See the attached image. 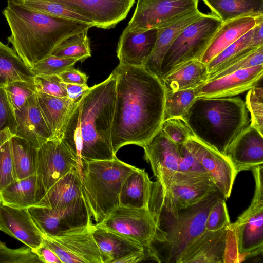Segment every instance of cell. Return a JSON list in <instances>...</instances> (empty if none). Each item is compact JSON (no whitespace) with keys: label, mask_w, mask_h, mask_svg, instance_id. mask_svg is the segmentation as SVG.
Wrapping results in <instances>:
<instances>
[{"label":"cell","mask_w":263,"mask_h":263,"mask_svg":"<svg viewBox=\"0 0 263 263\" xmlns=\"http://www.w3.org/2000/svg\"><path fill=\"white\" fill-rule=\"evenodd\" d=\"M111 128L115 154L122 147H143L160 129L164 121L166 89L160 78L142 66L119 64Z\"/></svg>","instance_id":"1"},{"label":"cell","mask_w":263,"mask_h":263,"mask_svg":"<svg viewBox=\"0 0 263 263\" xmlns=\"http://www.w3.org/2000/svg\"><path fill=\"white\" fill-rule=\"evenodd\" d=\"M116 101V78L112 72L90 87L76 102L61 140L80 164L110 160L116 156L111 143Z\"/></svg>","instance_id":"2"},{"label":"cell","mask_w":263,"mask_h":263,"mask_svg":"<svg viewBox=\"0 0 263 263\" xmlns=\"http://www.w3.org/2000/svg\"><path fill=\"white\" fill-rule=\"evenodd\" d=\"M221 196L217 190L195 204L178 208L160 182H153L148 210L157 231L148 249L152 259L158 262L178 263L185 248L205 231L209 213Z\"/></svg>","instance_id":"3"},{"label":"cell","mask_w":263,"mask_h":263,"mask_svg":"<svg viewBox=\"0 0 263 263\" xmlns=\"http://www.w3.org/2000/svg\"><path fill=\"white\" fill-rule=\"evenodd\" d=\"M3 14L11 31L9 43L30 69L66 39L94 27L35 11L13 0H7Z\"/></svg>","instance_id":"4"},{"label":"cell","mask_w":263,"mask_h":263,"mask_svg":"<svg viewBox=\"0 0 263 263\" xmlns=\"http://www.w3.org/2000/svg\"><path fill=\"white\" fill-rule=\"evenodd\" d=\"M181 117L194 137L225 155L250 121L238 97L196 98Z\"/></svg>","instance_id":"5"},{"label":"cell","mask_w":263,"mask_h":263,"mask_svg":"<svg viewBox=\"0 0 263 263\" xmlns=\"http://www.w3.org/2000/svg\"><path fill=\"white\" fill-rule=\"evenodd\" d=\"M137 168L116 156L110 160H94L82 164V195L96 224L119 205L123 183Z\"/></svg>","instance_id":"6"},{"label":"cell","mask_w":263,"mask_h":263,"mask_svg":"<svg viewBox=\"0 0 263 263\" xmlns=\"http://www.w3.org/2000/svg\"><path fill=\"white\" fill-rule=\"evenodd\" d=\"M222 22L212 13H204L178 35L166 51L160 67L161 79L182 64L199 60Z\"/></svg>","instance_id":"7"},{"label":"cell","mask_w":263,"mask_h":263,"mask_svg":"<svg viewBox=\"0 0 263 263\" xmlns=\"http://www.w3.org/2000/svg\"><path fill=\"white\" fill-rule=\"evenodd\" d=\"M251 170L255 181L253 198L235 222L229 225L235 233L240 256L256 255L263 251V166Z\"/></svg>","instance_id":"8"},{"label":"cell","mask_w":263,"mask_h":263,"mask_svg":"<svg viewBox=\"0 0 263 263\" xmlns=\"http://www.w3.org/2000/svg\"><path fill=\"white\" fill-rule=\"evenodd\" d=\"M28 210L40 231L50 237L76 232L93 224L83 197L60 210L32 206Z\"/></svg>","instance_id":"9"},{"label":"cell","mask_w":263,"mask_h":263,"mask_svg":"<svg viewBox=\"0 0 263 263\" xmlns=\"http://www.w3.org/2000/svg\"><path fill=\"white\" fill-rule=\"evenodd\" d=\"M95 226L124 236L145 249L149 247L157 231L154 219L148 209L120 205Z\"/></svg>","instance_id":"10"},{"label":"cell","mask_w":263,"mask_h":263,"mask_svg":"<svg viewBox=\"0 0 263 263\" xmlns=\"http://www.w3.org/2000/svg\"><path fill=\"white\" fill-rule=\"evenodd\" d=\"M199 0H138L124 29L142 31L158 28L198 8Z\"/></svg>","instance_id":"11"},{"label":"cell","mask_w":263,"mask_h":263,"mask_svg":"<svg viewBox=\"0 0 263 263\" xmlns=\"http://www.w3.org/2000/svg\"><path fill=\"white\" fill-rule=\"evenodd\" d=\"M76 167L80 168L77 158L59 138H52L37 149L36 175L45 194L60 178Z\"/></svg>","instance_id":"12"},{"label":"cell","mask_w":263,"mask_h":263,"mask_svg":"<svg viewBox=\"0 0 263 263\" xmlns=\"http://www.w3.org/2000/svg\"><path fill=\"white\" fill-rule=\"evenodd\" d=\"M62 5L92 22L95 27L114 28L125 19L135 0H46Z\"/></svg>","instance_id":"13"},{"label":"cell","mask_w":263,"mask_h":263,"mask_svg":"<svg viewBox=\"0 0 263 263\" xmlns=\"http://www.w3.org/2000/svg\"><path fill=\"white\" fill-rule=\"evenodd\" d=\"M185 144L192 155L209 174L224 199H228L238 174L228 157L193 135Z\"/></svg>","instance_id":"14"},{"label":"cell","mask_w":263,"mask_h":263,"mask_svg":"<svg viewBox=\"0 0 263 263\" xmlns=\"http://www.w3.org/2000/svg\"><path fill=\"white\" fill-rule=\"evenodd\" d=\"M143 148L145 158L151 164L157 180L166 190L173 176L178 171L179 145L160 128Z\"/></svg>","instance_id":"15"},{"label":"cell","mask_w":263,"mask_h":263,"mask_svg":"<svg viewBox=\"0 0 263 263\" xmlns=\"http://www.w3.org/2000/svg\"><path fill=\"white\" fill-rule=\"evenodd\" d=\"M217 190L207 172L177 171L167 190L164 191L177 208H184L197 203Z\"/></svg>","instance_id":"16"},{"label":"cell","mask_w":263,"mask_h":263,"mask_svg":"<svg viewBox=\"0 0 263 263\" xmlns=\"http://www.w3.org/2000/svg\"><path fill=\"white\" fill-rule=\"evenodd\" d=\"M263 64L240 69L206 81L195 88L196 98L231 97L252 88L262 78Z\"/></svg>","instance_id":"17"},{"label":"cell","mask_w":263,"mask_h":263,"mask_svg":"<svg viewBox=\"0 0 263 263\" xmlns=\"http://www.w3.org/2000/svg\"><path fill=\"white\" fill-rule=\"evenodd\" d=\"M230 234L229 226L205 230L183 250L178 263H224Z\"/></svg>","instance_id":"18"},{"label":"cell","mask_w":263,"mask_h":263,"mask_svg":"<svg viewBox=\"0 0 263 263\" xmlns=\"http://www.w3.org/2000/svg\"><path fill=\"white\" fill-rule=\"evenodd\" d=\"M226 155L237 173L263 164V134L251 124L237 136Z\"/></svg>","instance_id":"19"},{"label":"cell","mask_w":263,"mask_h":263,"mask_svg":"<svg viewBox=\"0 0 263 263\" xmlns=\"http://www.w3.org/2000/svg\"><path fill=\"white\" fill-rule=\"evenodd\" d=\"M0 230L32 249L42 243L43 234L33 222L28 208L12 207L1 200Z\"/></svg>","instance_id":"20"},{"label":"cell","mask_w":263,"mask_h":263,"mask_svg":"<svg viewBox=\"0 0 263 263\" xmlns=\"http://www.w3.org/2000/svg\"><path fill=\"white\" fill-rule=\"evenodd\" d=\"M16 121L15 135L26 140L36 149L53 138L41 113L36 93L20 109L14 111Z\"/></svg>","instance_id":"21"},{"label":"cell","mask_w":263,"mask_h":263,"mask_svg":"<svg viewBox=\"0 0 263 263\" xmlns=\"http://www.w3.org/2000/svg\"><path fill=\"white\" fill-rule=\"evenodd\" d=\"M157 36V29L123 31L117 50L119 64L143 67L154 49Z\"/></svg>","instance_id":"22"},{"label":"cell","mask_w":263,"mask_h":263,"mask_svg":"<svg viewBox=\"0 0 263 263\" xmlns=\"http://www.w3.org/2000/svg\"><path fill=\"white\" fill-rule=\"evenodd\" d=\"M204 14L197 8L158 28L154 49L143 67L160 78L162 61L171 44L184 28Z\"/></svg>","instance_id":"23"},{"label":"cell","mask_w":263,"mask_h":263,"mask_svg":"<svg viewBox=\"0 0 263 263\" xmlns=\"http://www.w3.org/2000/svg\"><path fill=\"white\" fill-rule=\"evenodd\" d=\"M256 18L239 17L223 22L199 60L207 64L227 47L254 28Z\"/></svg>","instance_id":"24"},{"label":"cell","mask_w":263,"mask_h":263,"mask_svg":"<svg viewBox=\"0 0 263 263\" xmlns=\"http://www.w3.org/2000/svg\"><path fill=\"white\" fill-rule=\"evenodd\" d=\"M80 168L72 169L60 178L46 193L37 205L60 210L82 197Z\"/></svg>","instance_id":"25"},{"label":"cell","mask_w":263,"mask_h":263,"mask_svg":"<svg viewBox=\"0 0 263 263\" xmlns=\"http://www.w3.org/2000/svg\"><path fill=\"white\" fill-rule=\"evenodd\" d=\"M43 118L53 138L61 139L76 102L68 97H55L36 92Z\"/></svg>","instance_id":"26"},{"label":"cell","mask_w":263,"mask_h":263,"mask_svg":"<svg viewBox=\"0 0 263 263\" xmlns=\"http://www.w3.org/2000/svg\"><path fill=\"white\" fill-rule=\"evenodd\" d=\"M36 175L15 180L0 191V200L18 208L37 205L45 195Z\"/></svg>","instance_id":"27"},{"label":"cell","mask_w":263,"mask_h":263,"mask_svg":"<svg viewBox=\"0 0 263 263\" xmlns=\"http://www.w3.org/2000/svg\"><path fill=\"white\" fill-rule=\"evenodd\" d=\"M92 235L98 246L102 263H114L123 256L145 250L124 236L95 226Z\"/></svg>","instance_id":"28"},{"label":"cell","mask_w":263,"mask_h":263,"mask_svg":"<svg viewBox=\"0 0 263 263\" xmlns=\"http://www.w3.org/2000/svg\"><path fill=\"white\" fill-rule=\"evenodd\" d=\"M153 182L144 169L138 168L123 183L119 196V205L148 209Z\"/></svg>","instance_id":"29"},{"label":"cell","mask_w":263,"mask_h":263,"mask_svg":"<svg viewBox=\"0 0 263 263\" xmlns=\"http://www.w3.org/2000/svg\"><path fill=\"white\" fill-rule=\"evenodd\" d=\"M208 74L206 65L199 60H192L160 79L168 91L194 88L206 82Z\"/></svg>","instance_id":"30"},{"label":"cell","mask_w":263,"mask_h":263,"mask_svg":"<svg viewBox=\"0 0 263 263\" xmlns=\"http://www.w3.org/2000/svg\"><path fill=\"white\" fill-rule=\"evenodd\" d=\"M94 227L95 224H92L76 232L50 237L80 258L83 263H102L98 246L92 235Z\"/></svg>","instance_id":"31"},{"label":"cell","mask_w":263,"mask_h":263,"mask_svg":"<svg viewBox=\"0 0 263 263\" xmlns=\"http://www.w3.org/2000/svg\"><path fill=\"white\" fill-rule=\"evenodd\" d=\"M222 22L239 17L263 15V0H202Z\"/></svg>","instance_id":"32"},{"label":"cell","mask_w":263,"mask_h":263,"mask_svg":"<svg viewBox=\"0 0 263 263\" xmlns=\"http://www.w3.org/2000/svg\"><path fill=\"white\" fill-rule=\"evenodd\" d=\"M34 76L15 50L0 41V87L16 81L34 82Z\"/></svg>","instance_id":"33"},{"label":"cell","mask_w":263,"mask_h":263,"mask_svg":"<svg viewBox=\"0 0 263 263\" xmlns=\"http://www.w3.org/2000/svg\"><path fill=\"white\" fill-rule=\"evenodd\" d=\"M10 144L15 180L36 175L37 149L16 135L11 137Z\"/></svg>","instance_id":"34"},{"label":"cell","mask_w":263,"mask_h":263,"mask_svg":"<svg viewBox=\"0 0 263 263\" xmlns=\"http://www.w3.org/2000/svg\"><path fill=\"white\" fill-rule=\"evenodd\" d=\"M253 33V28L227 47L206 64L208 71L207 78L231 63L243 57L259 47L252 44Z\"/></svg>","instance_id":"35"},{"label":"cell","mask_w":263,"mask_h":263,"mask_svg":"<svg viewBox=\"0 0 263 263\" xmlns=\"http://www.w3.org/2000/svg\"><path fill=\"white\" fill-rule=\"evenodd\" d=\"M88 30L66 39L55 47L51 54L60 58L76 59L81 62L91 57Z\"/></svg>","instance_id":"36"},{"label":"cell","mask_w":263,"mask_h":263,"mask_svg":"<svg viewBox=\"0 0 263 263\" xmlns=\"http://www.w3.org/2000/svg\"><path fill=\"white\" fill-rule=\"evenodd\" d=\"M32 10L46 14L69 19L88 24L95 27L89 20L62 5L46 0H13Z\"/></svg>","instance_id":"37"},{"label":"cell","mask_w":263,"mask_h":263,"mask_svg":"<svg viewBox=\"0 0 263 263\" xmlns=\"http://www.w3.org/2000/svg\"><path fill=\"white\" fill-rule=\"evenodd\" d=\"M196 98L195 89L166 92L164 120L184 115Z\"/></svg>","instance_id":"38"},{"label":"cell","mask_w":263,"mask_h":263,"mask_svg":"<svg viewBox=\"0 0 263 263\" xmlns=\"http://www.w3.org/2000/svg\"><path fill=\"white\" fill-rule=\"evenodd\" d=\"M13 135L8 128L0 132V191L16 180L10 144Z\"/></svg>","instance_id":"39"},{"label":"cell","mask_w":263,"mask_h":263,"mask_svg":"<svg viewBox=\"0 0 263 263\" xmlns=\"http://www.w3.org/2000/svg\"><path fill=\"white\" fill-rule=\"evenodd\" d=\"M250 114V124L263 134V87L262 78L247 92L245 102Z\"/></svg>","instance_id":"40"},{"label":"cell","mask_w":263,"mask_h":263,"mask_svg":"<svg viewBox=\"0 0 263 263\" xmlns=\"http://www.w3.org/2000/svg\"><path fill=\"white\" fill-rule=\"evenodd\" d=\"M4 89L14 111L22 107L27 100L37 92L34 82L25 81L11 82Z\"/></svg>","instance_id":"41"},{"label":"cell","mask_w":263,"mask_h":263,"mask_svg":"<svg viewBox=\"0 0 263 263\" xmlns=\"http://www.w3.org/2000/svg\"><path fill=\"white\" fill-rule=\"evenodd\" d=\"M76 59L58 57L52 54L36 62L31 68L35 75H58L67 69L73 68L78 62Z\"/></svg>","instance_id":"42"},{"label":"cell","mask_w":263,"mask_h":263,"mask_svg":"<svg viewBox=\"0 0 263 263\" xmlns=\"http://www.w3.org/2000/svg\"><path fill=\"white\" fill-rule=\"evenodd\" d=\"M263 64V45L243 57L231 63L207 78L206 81L214 80L240 69Z\"/></svg>","instance_id":"43"},{"label":"cell","mask_w":263,"mask_h":263,"mask_svg":"<svg viewBox=\"0 0 263 263\" xmlns=\"http://www.w3.org/2000/svg\"><path fill=\"white\" fill-rule=\"evenodd\" d=\"M0 263H41V261L31 248L26 246L11 249L0 240Z\"/></svg>","instance_id":"44"},{"label":"cell","mask_w":263,"mask_h":263,"mask_svg":"<svg viewBox=\"0 0 263 263\" xmlns=\"http://www.w3.org/2000/svg\"><path fill=\"white\" fill-rule=\"evenodd\" d=\"M160 128L178 145L186 143L193 135L181 117L164 120Z\"/></svg>","instance_id":"45"},{"label":"cell","mask_w":263,"mask_h":263,"mask_svg":"<svg viewBox=\"0 0 263 263\" xmlns=\"http://www.w3.org/2000/svg\"><path fill=\"white\" fill-rule=\"evenodd\" d=\"M231 223L223 196L220 197L208 215L205 230L217 231L228 226Z\"/></svg>","instance_id":"46"},{"label":"cell","mask_w":263,"mask_h":263,"mask_svg":"<svg viewBox=\"0 0 263 263\" xmlns=\"http://www.w3.org/2000/svg\"><path fill=\"white\" fill-rule=\"evenodd\" d=\"M33 82L37 92L55 97H67L65 83L58 75H35Z\"/></svg>","instance_id":"47"},{"label":"cell","mask_w":263,"mask_h":263,"mask_svg":"<svg viewBox=\"0 0 263 263\" xmlns=\"http://www.w3.org/2000/svg\"><path fill=\"white\" fill-rule=\"evenodd\" d=\"M8 128L15 135L16 121L14 111L10 105L3 87H0V132Z\"/></svg>","instance_id":"48"},{"label":"cell","mask_w":263,"mask_h":263,"mask_svg":"<svg viewBox=\"0 0 263 263\" xmlns=\"http://www.w3.org/2000/svg\"><path fill=\"white\" fill-rule=\"evenodd\" d=\"M178 171L186 172H206L199 161L191 153L185 143L179 145Z\"/></svg>","instance_id":"49"},{"label":"cell","mask_w":263,"mask_h":263,"mask_svg":"<svg viewBox=\"0 0 263 263\" xmlns=\"http://www.w3.org/2000/svg\"><path fill=\"white\" fill-rule=\"evenodd\" d=\"M42 243L57 255L62 263H83L80 258L49 236L43 234Z\"/></svg>","instance_id":"50"},{"label":"cell","mask_w":263,"mask_h":263,"mask_svg":"<svg viewBox=\"0 0 263 263\" xmlns=\"http://www.w3.org/2000/svg\"><path fill=\"white\" fill-rule=\"evenodd\" d=\"M58 76L65 84L87 85L88 76L73 67L66 70Z\"/></svg>","instance_id":"51"},{"label":"cell","mask_w":263,"mask_h":263,"mask_svg":"<svg viewBox=\"0 0 263 263\" xmlns=\"http://www.w3.org/2000/svg\"><path fill=\"white\" fill-rule=\"evenodd\" d=\"M33 250L37 255L41 262L62 263L57 255L43 243Z\"/></svg>","instance_id":"52"},{"label":"cell","mask_w":263,"mask_h":263,"mask_svg":"<svg viewBox=\"0 0 263 263\" xmlns=\"http://www.w3.org/2000/svg\"><path fill=\"white\" fill-rule=\"evenodd\" d=\"M67 97L74 101H78L80 98L89 89L87 85L65 84Z\"/></svg>","instance_id":"53"},{"label":"cell","mask_w":263,"mask_h":263,"mask_svg":"<svg viewBox=\"0 0 263 263\" xmlns=\"http://www.w3.org/2000/svg\"><path fill=\"white\" fill-rule=\"evenodd\" d=\"M148 258V255L145 250L144 251L135 252L123 256L117 259L114 263H136Z\"/></svg>","instance_id":"54"}]
</instances>
